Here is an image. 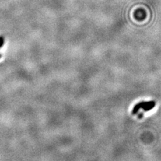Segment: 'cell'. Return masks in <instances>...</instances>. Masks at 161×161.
<instances>
[{
	"label": "cell",
	"instance_id": "obj_1",
	"mask_svg": "<svg viewBox=\"0 0 161 161\" xmlns=\"http://www.w3.org/2000/svg\"><path fill=\"white\" fill-rule=\"evenodd\" d=\"M156 106L155 101H142L138 104H136L135 106L134 107L133 110H132V114H136L138 112L139 110L142 109L144 111H150L154 107Z\"/></svg>",
	"mask_w": 161,
	"mask_h": 161
},
{
	"label": "cell",
	"instance_id": "obj_2",
	"mask_svg": "<svg viewBox=\"0 0 161 161\" xmlns=\"http://www.w3.org/2000/svg\"><path fill=\"white\" fill-rule=\"evenodd\" d=\"M4 39L3 37H0V48L2 47V46L4 45ZM0 58H1V55H0Z\"/></svg>",
	"mask_w": 161,
	"mask_h": 161
}]
</instances>
